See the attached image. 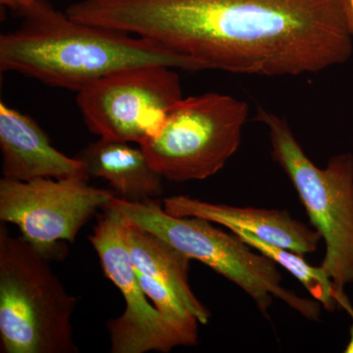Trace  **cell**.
Returning a JSON list of instances; mask_svg holds the SVG:
<instances>
[{"label": "cell", "instance_id": "5bb4252c", "mask_svg": "<svg viewBox=\"0 0 353 353\" xmlns=\"http://www.w3.org/2000/svg\"><path fill=\"white\" fill-rule=\"evenodd\" d=\"M230 232L236 234L241 241L252 246L253 250L274 260L276 263L290 272L305 288L311 296L322 304L323 307L328 311H334L338 308L334 299L333 283L321 267L311 266L303 259V255L287 248L265 243L248 232L241 230Z\"/></svg>", "mask_w": 353, "mask_h": 353}, {"label": "cell", "instance_id": "30bf717a", "mask_svg": "<svg viewBox=\"0 0 353 353\" xmlns=\"http://www.w3.org/2000/svg\"><path fill=\"white\" fill-rule=\"evenodd\" d=\"M2 176L16 181L39 178L90 180L87 166L51 145L50 137L29 115L0 102Z\"/></svg>", "mask_w": 353, "mask_h": 353}, {"label": "cell", "instance_id": "6da1fadb", "mask_svg": "<svg viewBox=\"0 0 353 353\" xmlns=\"http://www.w3.org/2000/svg\"><path fill=\"white\" fill-rule=\"evenodd\" d=\"M73 14L154 41L201 71L305 75L353 51L343 0H80Z\"/></svg>", "mask_w": 353, "mask_h": 353}, {"label": "cell", "instance_id": "3957f363", "mask_svg": "<svg viewBox=\"0 0 353 353\" xmlns=\"http://www.w3.org/2000/svg\"><path fill=\"white\" fill-rule=\"evenodd\" d=\"M108 208L231 281L252 297L262 314L267 315L273 297H277L306 319H320L322 304L285 289L274 260L252 252L236 234L221 231L211 221L168 214L157 199L130 202L115 196Z\"/></svg>", "mask_w": 353, "mask_h": 353}, {"label": "cell", "instance_id": "2e32d148", "mask_svg": "<svg viewBox=\"0 0 353 353\" xmlns=\"http://www.w3.org/2000/svg\"><path fill=\"white\" fill-rule=\"evenodd\" d=\"M36 0H0L2 6L7 7L16 14H19L28 7L31 6Z\"/></svg>", "mask_w": 353, "mask_h": 353}, {"label": "cell", "instance_id": "9a60e30c", "mask_svg": "<svg viewBox=\"0 0 353 353\" xmlns=\"http://www.w3.org/2000/svg\"><path fill=\"white\" fill-rule=\"evenodd\" d=\"M136 272L139 284L145 296L152 301L154 307L165 319L183 326H197L199 321L196 318L190 314L168 287L154 279L148 277L137 270Z\"/></svg>", "mask_w": 353, "mask_h": 353}, {"label": "cell", "instance_id": "52a82bcc", "mask_svg": "<svg viewBox=\"0 0 353 353\" xmlns=\"http://www.w3.org/2000/svg\"><path fill=\"white\" fill-rule=\"evenodd\" d=\"M115 196L79 178L0 180V221L19 228L21 236L43 256L66 257V243Z\"/></svg>", "mask_w": 353, "mask_h": 353}, {"label": "cell", "instance_id": "7c38bea8", "mask_svg": "<svg viewBox=\"0 0 353 353\" xmlns=\"http://www.w3.org/2000/svg\"><path fill=\"white\" fill-rule=\"evenodd\" d=\"M90 178L108 181L115 196L130 202L157 199L163 194L162 178L143 148L127 141L101 138L79 153Z\"/></svg>", "mask_w": 353, "mask_h": 353}, {"label": "cell", "instance_id": "ac0fdd59", "mask_svg": "<svg viewBox=\"0 0 353 353\" xmlns=\"http://www.w3.org/2000/svg\"><path fill=\"white\" fill-rule=\"evenodd\" d=\"M345 6H347L348 16H350V23H352V28L353 32V0H343Z\"/></svg>", "mask_w": 353, "mask_h": 353}, {"label": "cell", "instance_id": "e0dca14e", "mask_svg": "<svg viewBox=\"0 0 353 353\" xmlns=\"http://www.w3.org/2000/svg\"><path fill=\"white\" fill-rule=\"evenodd\" d=\"M341 308L343 309V310L347 311L348 314H350V317H352V326H350V341H348L347 347H345V350H343V352L345 353H353V306L352 303H350V299H347V301H345V303L343 304V306H341Z\"/></svg>", "mask_w": 353, "mask_h": 353}, {"label": "cell", "instance_id": "8992f818", "mask_svg": "<svg viewBox=\"0 0 353 353\" xmlns=\"http://www.w3.org/2000/svg\"><path fill=\"white\" fill-rule=\"evenodd\" d=\"M250 114L245 101L206 92L181 99L159 132L141 145L152 168L175 183L205 180L240 148Z\"/></svg>", "mask_w": 353, "mask_h": 353}, {"label": "cell", "instance_id": "9c48e42d", "mask_svg": "<svg viewBox=\"0 0 353 353\" xmlns=\"http://www.w3.org/2000/svg\"><path fill=\"white\" fill-rule=\"evenodd\" d=\"M124 221L109 208L99 215L94 233L88 236L104 275L124 297L126 309L108 323L111 352H170L178 347H192L199 341L197 326H183L165 319L146 299L139 284L124 239Z\"/></svg>", "mask_w": 353, "mask_h": 353}, {"label": "cell", "instance_id": "4fadbf2b", "mask_svg": "<svg viewBox=\"0 0 353 353\" xmlns=\"http://www.w3.org/2000/svg\"><path fill=\"white\" fill-rule=\"evenodd\" d=\"M123 221L124 239L134 269L168 287L199 323L208 324L210 312L189 284L192 259L159 236Z\"/></svg>", "mask_w": 353, "mask_h": 353}, {"label": "cell", "instance_id": "277c9868", "mask_svg": "<svg viewBox=\"0 0 353 353\" xmlns=\"http://www.w3.org/2000/svg\"><path fill=\"white\" fill-rule=\"evenodd\" d=\"M77 299L24 236L0 224L2 353H78L71 317Z\"/></svg>", "mask_w": 353, "mask_h": 353}, {"label": "cell", "instance_id": "8fae6325", "mask_svg": "<svg viewBox=\"0 0 353 353\" xmlns=\"http://www.w3.org/2000/svg\"><path fill=\"white\" fill-rule=\"evenodd\" d=\"M162 203L168 214L203 218L226 227L229 231L248 232L265 243L287 248L303 256L315 252L322 240L315 229L294 219L285 210L236 208L187 196L167 197Z\"/></svg>", "mask_w": 353, "mask_h": 353}, {"label": "cell", "instance_id": "5b68a950", "mask_svg": "<svg viewBox=\"0 0 353 353\" xmlns=\"http://www.w3.org/2000/svg\"><path fill=\"white\" fill-rule=\"evenodd\" d=\"M256 120L268 129L274 160L287 174L309 220L326 246L320 267L331 279L338 307L353 285V155L341 153L325 168L316 166L287 121L259 108Z\"/></svg>", "mask_w": 353, "mask_h": 353}, {"label": "cell", "instance_id": "ba28073f", "mask_svg": "<svg viewBox=\"0 0 353 353\" xmlns=\"http://www.w3.org/2000/svg\"><path fill=\"white\" fill-rule=\"evenodd\" d=\"M181 99L175 69L145 65L104 77L77 92L76 101L88 129L99 138L141 145L159 132Z\"/></svg>", "mask_w": 353, "mask_h": 353}, {"label": "cell", "instance_id": "7a4b0ae2", "mask_svg": "<svg viewBox=\"0 0 353 353\" xmlns=\"http://www.w3.org/2000/svg\"><path fill=\"white\" fill-rule=\"evenodd\" d=\"M18 15L19 27L0 36V71L51 87L78 92L115 72L145 65L201 71L150 39L73 20L48 0H36Z\"/></svg>", "mask_w": 353, "mask_h": 353}]
</instances>
